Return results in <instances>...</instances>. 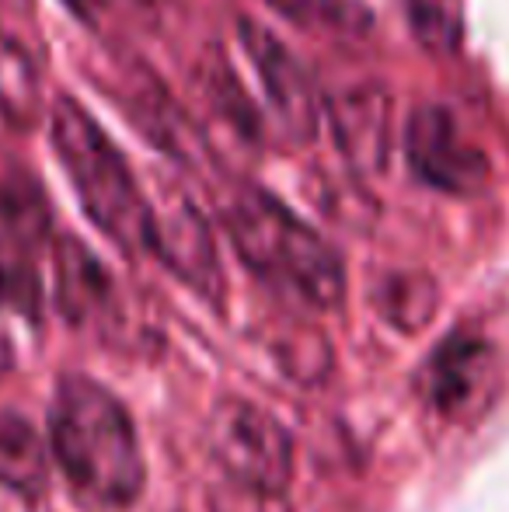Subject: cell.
<instances>
[{"instance_id":"obj_8","label":"cell","mask_w":509,"mask_h":512,"mask_svg":"<svg viewBox=\"0 0 509 512\" xmlns=\"http://www.w3.org/2000/svg\"><path fill=\"white\" fill-rule=\"evenodd\" d=\"M332 133L339 154L363 175H377L391 161L394 102L377 81H363L339 91L332 102Z\"/></svg>"},{"instance_id":"obj_17","label":"cell","mask_w":509,"mask_h":512,"mask_svg":"<svg viewBox=\"0 0 509 512\" xmlns=\"http://www.w3.org/2000/svg\"><path fill=\"white\" fill-rule=\"evenodd\" d=\"M206 509L210 512H293L286 492L276 488H258L245 481L220 478L206 492Z\"/></svg>"},{"instance_id":"obj_16","label":"cell","mask_w":509,"mask_h":512,"mask_svg":"<svg viewBox=\"0 0 509 512\" xmlns=\"http://www.w3.org/2000/svg\"><path fill=\"white\" fill-rule=\"evenodd\" d=\"M265 4L297 25H325L339 32H363L370 25V11L360 0H265Z\"/></svg>"},{"instance_id":"obj_11","label":"cell","mask_w":509,"mask_h":512,"mask_svg":"<svg viewBox=\"0 0 509 512\" xmlns=\"http://www.w3.org/2000/svg\"><path fill=\"white\" fill-rule=\"evenodd\" d=\"M49 481V450L35 425L14 411H0V485L18 495H42Z\"/></svg>"},{"instance_id":"obj_14","label":"cell","mask_w":509,"mask_h":512,"mask_svg":"<svg viewBox=\"0 0 509 512\" xmlns=\"http://www.w3.org/2000/svg\"><path fill=\"white\" fill-rule=\"evenodd\" d=\"M49 234V209L42 203V192L25 178L0 182V237H7L18 248H32Z\"/></svg>"},{"instance_id":"obj_13","label":"cell","mask_w":509,"mask_h":512,"mask_svg":"<svg viewBox=\"0 0 509 512\" xmlns=\"http://www.w3.org/2000/svg\"><path fill=\"white\" fill-rule=\"evenodd\" d=\"M377 314L401 335H415L436 317L440 307V286L426 272H391L374 290Z\"/></svg>"},{"instance_id":"obj_2","label":"cell","mask_w":509,"mask_h":512,"mask_svg":"<svg viewBox=\"0 0 509 512\" xmlns=\"http://www.w3.org/2000/svg\"><path fill=\"white\" fill-rule=\"evenodd\" d=\"M224 227L241 262L269 286L314 310H335L346 297V265L339 251L262 189H241L224 209Z\"/></svg>"},{"instance_id":"obj_15","label":"cell","mask_w":509,"mask_h":512,"mask_svg":"<svg viewBox=\"0 0 509 512\" xmlns=\"http://www.w3.org/2000/svg\"><path fill=\"white\" fill-rule=\"evenodd\" d=\"M408 21L429 53H457L464 39V0H408Z\"/></svg>"},{"instance_id":"obj_20","label":"cell","mask_w":509,"mask_h":512,"mask_svg":"<svg viewBox=\"0 0 509 512\" xmlns=\"http://www.w3.org/2000/svg\"><path fill=\"white\" fill-rule=\"evenodd\" d=\"M143 4H157V0H143Z\"/></svg>"},{"instance_id":"obj_1","label":"cell","mask_w":509,"mask_h":512,"mask_svg":"<svg viewBox=\"0 0 509 512\" xmlns=\"http://www.w3.org/2000/svg\"><path fill=\"white\" fill-rule=\"evenodd\" d=\"M49 446L84 502L126 509L143 495L147 464L123 401L88 377H63L49 405Z\"/></svg>"},{"instance_id":"obj_18","label":"cell","mask_w":509,"mask_h":512,"mask_svg":"<svg viewBox=\"0 0 509 512\" xmlns=\"http://www.w3.org/2000/svg\"><path fill=\"white\" fill-rule=\"evenodd\" d=\"M63 4H67L70 11L77 14V18H84V21H95L98 14H102L105 0H63Z\"/></svg>"},{"instance_id":"obj_3","label":"cell","mask_w":509,"mask_h":512,"mask_svg":"<svg viewBox=\"0 0 509 512\" xmlns=\"http://www.w3.org/2000/svg\"><path fill=\"white\" fill-rule=\"evenodd\" d=\"M49 140L91 223L129 255L147 251L150 199L143 196L126 154L95 115L74 98H63L49 119Z\"/></svg>"},{"instance_id":"obj_9","label":"cell","mask_w":509,"mask_h":512,"mask_svg":"<svg viewBox=\"0 0 509 512\" xmlns=\"http://www.w3.org/2000/svg\"><path fill=\"white\" fill-rule=\"evenodd\" d=\"M496 377V352L482 335L457 331L433 352L426 366L429 401L450 418H464L482 408Z\"/></svg>"},{"instance_id":"obj_5","label":"cell","mask_w":509,"mask_h":512,"mask_svg":"<svg viewBox=\"0 0 509 512\" xmlns=\"http://www.w3.org/2000/svg\"><path fill=\"white\" fill-rule=\"evenodd\" d=\"M238 42L265 98L272 126L293 143H311L321 122V98L300 56L255 18L238 21Z\"/></svg>"},{"instance_id":"obj_10","label":"cell","mask_w":509,"mask_h":512,"mask_svg":"<svg viewBox=\"0 0 509 512\" xmlns=\"http://www.w3.org/2000/svg\"><path fill=\"white\" fill-rule=\"evenodd\" d=\"M56 300L74 328L105 321L112 310V276L77 237L56 241Z\"/></svg>"},{"instance_id":"obj_4","label":"cell","mask_w":509,"mask_h":512,"mask_svg":"<svg viewBox=\"0 0 509 512\" xmlns=\"http://www.w3.org/2000/svg\"><path fill=\"white\" fill-rule=\"evenodd\" d=\"M206 446L220 478L286 492L293 474V439L265 408L245 398H220L206 422Z\"/></svg>"},{"instance_id":"obj_12","label":"cell","mask_w":509,"mask_h":512,"mask_svg":"<svg viewBox=\"0 0 509 512\" xmlns=\"http://www.w3.org/2000/svg\"><path fill=\"white\" fill-rule=\"evenodd\" d=\"M42 105L39 63L25 42L0 28V126L28 129Z\"/></svg>"},{"instance_id":"obj_6","label":"cell","mask_w":509,"mask_h":512,"mask_svg":"<svg viewBox=\"0 0 509 512\" xmlns=\"http://www.w3.org/2000/svg\"><path fill=\"white\" fill-rule=\"evenodd\" d=\"M147 251H154L171 276L199 293L206 304H224V265H220L217 237L203 209L185 192L171 189L161 199H150Z\"/></svg>"},{"instance_id":"obj_19","label":"cell","mask_w":509,"mask_h":512,"mask_svg":"<svg viewBox=\"0 0 509 512\" xmlns=\"http://www.w3.org/2000/svg\"><path fill=\"white\" fill-rule=\"evenodd\" d=\"M14 363V352H11V338H7V331L0 328V373H7Z\"/></svg>"},{"instance_id":"obj_7","label":"cell","mask_w":509,"mask_h":512,"mask_svg":"<svg viewBox=\"0 0 509 512\" xmlns=\"http://www.w3.org/2000/svg\"><path fill=\"white\" fill-rule=\"evenodd\" d=\"M405 157L422 185L447 196H475L489 185V157L464 136L461 122L443 105H419L405 126Z\"/></svg>"}]
</instances>
